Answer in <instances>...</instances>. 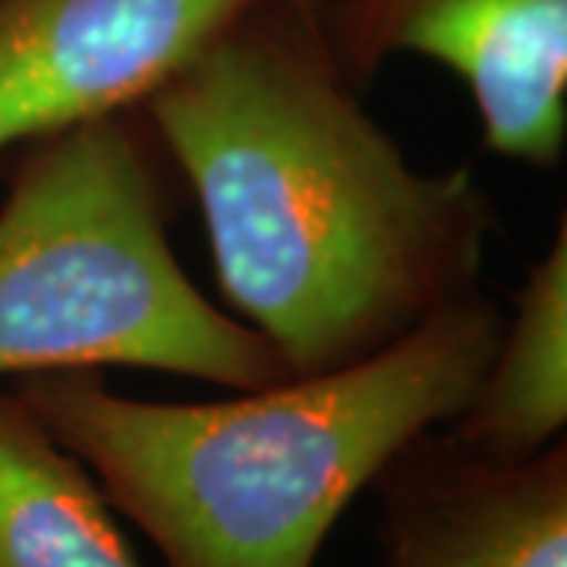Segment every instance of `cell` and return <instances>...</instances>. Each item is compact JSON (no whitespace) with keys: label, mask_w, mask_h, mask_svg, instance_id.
Returning a JSON list of instances; mask_svg holds the SVG:
<instances>
[{"label":"cell","mask_w":567,"mask_h":567,"mask_svg":"<svg viewBox=\"0 0 567 567\" xmlns=\"http://www.w3.org/2000/svg\"><path fill=\"white\" fill-rule=\"evenodd\" d=\"M136 111L199 203L230 316L290 379L369 360L480 290L486 186L413 167L297 3L252 0Z\"/></svg>","instance_id":"cell-1"},{"label":"cell","mask_w":567,"mask_h":567,"mask_svg":"<svg viewBox=\"0 0 567 567\" xmlns=\"http://www.w3.org/2000/svg\"><path fill=\"white\" fill-rule=\"evenodd\" d=\"M502 324L476 290L369 360L205 404L126 398L102 369L10 388L164 567H316L347 505L406 445L464 413Z\"/></svg>","instance_id":"cell-2"},{"label":"cell","mask_w":567,"mask_h":567,"mask_svg":"<svg viewBox=\"0 0 567 567\" xmlns=\"http://www.w3.org/2000/svg\"><path fill=\"white\" fill-rule=\"evenodd\" d=\"M0 203V379L133 365L256 391L281 357L183 271L171 162L140 111L7 148Z\"/></svg>","instance_id":"cell-3"},{"label":"cell","mask_w":567,"mask_h":567,"mask_svg":"<svg viewBox=\"0 0 567 567\" xmlns=\"http://www.w3.org/2000/svg\"><path fill=\"white\" fill-rule=\"evenodd\" d=\"M322 39L365 95L398 54L457 73L492 152L558 167L567 142V0H328Z\"/></svg>","instance_id":"cell-4"},{"label":"cell","mask_w":567,"mask_h":567,"mask_svg":"<svg viewBox=\"0 0 567 567\" xmlns=\"http://www.w3.org/2000/svg\"><path fill=\"white\" fill-rule=\"evenodd\" d=\"M252 0H0V152L140 107Z\"/></svg>","instance_id":"cell-5"},{"label":"cell","mask_w":567,"mask_h":567,"mask_svg":"<svg viewBox=\"0 0 567 567\" xmlns=\"http://www.w3.org/2000/svg\"><path fill=\"white\" fill-rule=\"evenodd\" d=\"M375 483L388 498L382 567H567L565 439L498 461L432 429Z\"/></svg>","instance_id":"cell-6"},{"label":"cell","mask_w":567,"mask_h":567,"mask_svg":"<svg viewBox=\"0 0 567 567\" xmlns=\"http://www.w3.org/2000/svg\"><path fill=\"white\" fill-rule=\"evenodd\" d=\"M567 423V218L527 271L464 413L447 425L480 454L527 461Z\"/></svg>","instance_id":"cell-7"},{"label":"cell","mask_w":567,"mask_h":567,"mask_svg":"<svg viewBox=\"0 0 567 567\" xmlns=\"http://www.w3.org/2000/svg\"><path fill=\"white\" fill-rule=\"evenodd\" d=\"M95 476L0 388V567H142Z\"/></svg>","instance_id":"cell-8"},{"label":"cell","mask_w":567,"mask_h":567,"mask_svg":"<svg viewBox=\"0 0 567 567\" xmlns=\"http://www.w3.org/2000/svg\"><path fill=\"white\" fill-rule=\"evenodd\" d=\"M290 3H297V7H300V10H303L306 17H309V20H322V10H324V3H328V0H290Z\"/></svg>","instance_id":"cell-9"}]
</instances>
